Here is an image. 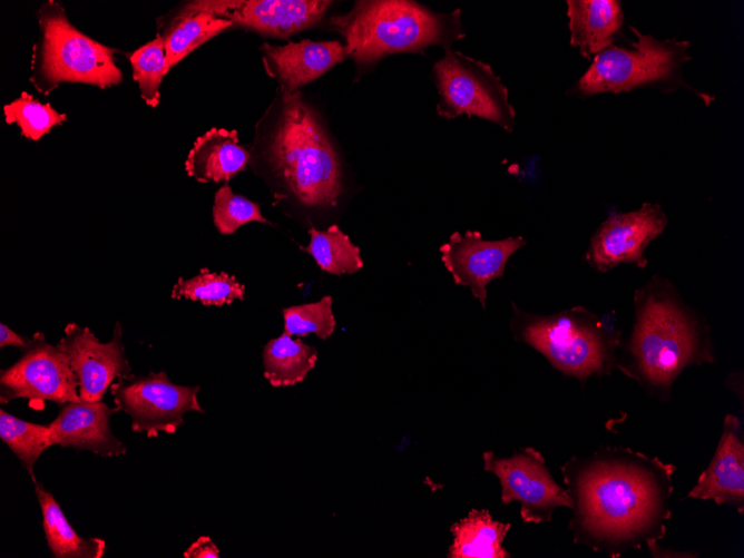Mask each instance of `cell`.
<instances>
[{"mask_svg": "<svg viewBox=\"0 0 744 558\" xmlns=\"http://www.w3.org/2000/svg\"><path fill=\"white\" fill-rule=\"evenodd\" d=\"M261 50L265 68L278 79L283 94L296 92L347 58L344 46L337 40L305 39L284 46L264 43Z\"/></svg>", "mask_w": 744, "mask_h": 558, "instance_id": "ac0fdd59", "label": "cell"}, {"mask_svg": "<svg viewBox=\"0 0 744 558\" xmlns=\"http://www.w3.org/2000/svg\"><path fill=\"white\" fill-rule=\"evenodd\" d=\"M317 361L315 347L282 333L263 347L264 378L274 388L302 382Z\"/></svg>", "mask_w": 744, "mask_h": 558, "instance_id": "cb8c5ba5", "label": "cell"}, {"mask_svg": "<svg viewBox=\"0 0 744 558\" xmlns=\"http://www.w3.org/2000/svg\"><path fill=\"white\" fill-rule=\"evenodd\" d=\"M509 522L492 519L487 509H471L467 517L450 527L453 536L449 558H510L502 542Z\"/></svg>", "mask_w": 744, "mask_h": 558, "instance_id": "44dd1931", "label": "cell"}, {"mask_svg": "<svg viewBox=\"0 0 744 558\" xmlns=\"http://www.w3.org/2000/svg\"><path fill=\"white\" fill-rule=\"evenodd\" d=\"M633 48L609 46L593 58L579 79L578 90L586 96L627 92L637 87L672 79L689 58L684 40H659L632 28Z\"/></svg>", "mask_w": 744, "mask_h": 558, "instance_id": "52a82bcc", "label": "cell"}, {"mask_svg": "<svg viewBox=\"0 0 744 558\" xmlns=\"http://www.w3.org/2000/svg\"><path fill=\"white\" fill-rule=\"evenodd\" d=\"M667 218L657 204L610 215L591 237L587 260L599 272L628 263L645 266V251L666 228Z\"/></svg>", "mask_w": 744, "mask_h": 558, "instance_id": "7c38bea8", "label": "cell"}, {"mask_svg": "<svg viewBox=\"0 0 744 558\" xmlns=\"http://www.w3.org/2000/svg\"><path fill=\"white\" fill-rule=\"evenodd\" d=\"M3 114L6 123L16 124L21 136L30 140L40 139L67 120L66 114L58 112L49 102L42 104L27 91L4 105Z\"/></svg>", "mask_w": 744, "mask_h": 558, "instance_id": "f1b7e54d", "label": "cell"}, {"mask_svg": "<svg viewBox=\"0 0 744 558\" xmlns=\"http://www.w3.org/2000/svg\"><path fill=\"white\" fill-rule=\"evenodd\" d=\"M331 3L323 0H213L194 1L189 6L231 20L234 26L286 38L320 22Z\"/></svg>", "mask_w": 744, "mask_h": 558, "instance_id": "5bb4252c", "label": "cell"}, {"mask_svg": "<svg viewBox=\"0 0 744 558\" xmlns=\"http://www.w3.org/2000/svg\"><path fill=\"white\" fill-rule=\"evenodd\" d=\"M686 498L713 500L744 511V433L737 415L726 414L716 451Z\"/></svg>", "mask_w": 744, "mask_h": 558, "instance_id": "e0dca14e", "label": "cell"}, {"mask_svg": "<svg viewBox=\"0 0 744 558\" xmlns=\"http://www.w3.org/2000/svg\"><path fill=\"white\" fill-rule=\"evenodd\" d=\"M713 362L708 326L668 282L654 277L636 291L634 325L616 368L666 401L684 369Z\"/></svg>", "mask_w": 744, "mask_h": 558, "instance_id": "7a4b0ae2", "label": "cell"}, {"mask_svg": "<svg viewBox=\"0 0 744 558\" xmlns=\"http://www.w3.org/2000/svg\"><path fill=\"white\" fill-rule=\"evenodd\" d=\"M233 27L231 20L186 4L160 33L165 40L169 67L176 66L199 46Z\"/></svg>", "mask_w": 744, "mask_h": 558, "instance_id": "603a6c76", "label": "cell"}, {"mask_svg": "<svg viewBox=\"0 0 744 558\" xmlns=\"http://www.w3.org/2000/svg\"><path fill=\"white\" fill-rule=\"evenodd\" d=\"M332 297L323 296L320 301L283 309L284 330L290 336H315L326 340L336 326L332 311Z\"/></svg>", "mask_w": 744, "mask_h": 558, "instance_id": "f546056e", "label": "cell"}, {"mask_svg": "<svg viewBox=\"0 0 744 558\" xmlns=\"http://www.w3.org/2000/svg\"><path fill=\"white\" fill-rule=\"evenodd\" d=\"M198 391V385L173 383L164 371L119 378L110 386L114 402L130 418L133 431L147 438L175 433L187 412L204 413Z\"/></svg>", "mask_w": 744, "mask_h": 558, "instance_id": "30bf717a", "label": "cell"}, {"mask_svg": "<svg viewBox=\"0 0 744 558\" xmlns=\"http://www.w3.org/2000/svg\"><path fill=\"white\" fill-rule=\"evenodd\" d=\"M440 100L439 116L453 119L460 115L478 116L507 131L515 128L516 111L507 87L491 67L459 51L444 50L433 66Z\"/></svg>", "mask_w": 744, "mask_h": 558, "instance_id": "ba28073f", "label": "cell"}, {"mask_svg": "<svg viewBox=\"0 0 744 558\" xmlns=\"http://www.w3.org/2000/svg\"><path fill=\"white\" fill-rule=\"evenodd\" d=\"M512 309L513 337L541 353L562 374L584 383L616 368L620 333L608 316L598 317L584 306L551 315L530 314L515 304Z\"/></svg>", "mask_w": 744, "mask_h": 558, "instance_id": "5b68a950", "label": "cell"}, {"mask_svg": "<svg viewBox=\"0 0 744 558\" xmlns=\"http://www.w3.org/2000/svg\"><path fill=\"white\" fill-rule=\"evenodd\" d=\"M267 160L285 188L304 207L329 208L342 193L337 154L315 111L300 94H283Z\"/></svg>", "mask_w": 744, "mask_h": 558, "instance_id": "277c9868", "label": "cell"}, {"mask_svg": "<svg viewBox=\"0 0 744 558\" xmlns=\"http://www.w3.org/2000/svg\"><path fill=\"white\" fill-rule=\"evenodd\" d=\"M212 214L216 229L223 235H232L241 226L251 222L267 223L261 213L260 205L242 195L234 194L227 183L215 193Z\"/></svg>", "mask_w": 744, "mask_h": 558, "instance_id": "4dcf8cb0", "label": "cell"}, {"mask_svg": "<svg viewBox=\"0 0 744 558\" xmlns=\"http://www.w3.org/2000/svg\"><path fill=\"white\" fill-rule=\"evenodd\" d=\"M119 411L101 400L61 404L58 415L48 423L52 444L106 458L124 456L127 448L109 424L110 417Z\"/></svg>", "mask_w": 744, "mask_h": 558, "instance_id": "2e32d148", "label": "cell"}, {"mask_svg": "<svg viewBox=\"0 0 744 558\" xmlns=\"http://www.w3.org/2000/svg\"><path fill=\"white\" fill-rule=\"evenodd\" d=\"M0 438L19 459L35 483L37 481L35 464L40 456L53 446L49 424L25 421L1 409Z\"/></svg>", "mask_w": 744, "mask_h": 558, "instance_id": "484cf974", "label": "cell"}, {"mask_svg": "<svg viewBox=\"0 0 744 558\" xmlns=\"http://www.w3.org/2000/svg\"><path fill=\"white\" fill-rule=\"evenodd\" d=\"M57 345L69 358L79 381L81 400L100 401L116 379L133 374L125 354L119 322L109 342L99 341L89 327L68 323Z\"/></svg>", "mask_w": 744, "mask_h": 558, "instance_id": "4fadbf2b", "label": "cell"}, {"mask_svg": "<svg viewBox=\"0 0 744 558\" xmlns=\"http://www.w3.org/2000/svg\"><path fill=\"white\" fill-rule=\"evenodd\" d=\"M567 3L570 45L590 58L613 45L624 23L617 0H569Z\"/></svg>", "mask_w": 744, "mask_h": 558, "instance_id": "ffe728a7", "label": "cell"}, {"mask_svg": "<svg viewBox=\"0 0 744 558\" xmlns=\"http://www.w3.org/2000/svg\"><path fill=\"white\" fill-rule=\"evenodd\" d=\"M26 399L33 409L46 401L58 405L81 400L79 381L66 352L36 332L18 361L0 371V402Z\"/></svg>", "mask_w": 744, "mask_h": 558, "instance_id": "9c48e42d", "label": "cell"}, {"mask_svg": "<svg viewBox=\"0 0 744 558\" xmlns=\"http://www.w3.org/2000/svg\"><path fill=\"white\" fill-rule=\"evenodd\" d=\"M35 493L42 515L46 541L53 558H101L106 541L79 536L67 520L52 493L36 481Z\"/></svg>", "mask_w": 744, "mask_h": 558, "instance_id": "7402d4cb", "label": "cell"}, {"mask_svg": "<svg viewBox=\"0 0 744 558\" xmlns=\"http://www.w3.org/2000/svg\"><path fill=\"white\" fill-rule=\"evenodd\" d=\"M483 470L500 481L501 502L520 503L523 522H550L559 507H572L568 491L549 472L545 458L535 448H522L511 457H497L492 451L482 453Z\"/></svg>", "mask_w": 744, "mask_h": 558, "instance_id": "8fae6325", "label": "cell"}, {"mask_svg": "<svg viewBox=\"0 0 744 558\" xmlns=\"http://www.w3.org/2000/svg\"><path fill=\"white\" fill-rule=\"evenodd\" d=\"M310 242L301 247L311 255L317 266L330 274H354L363 267L360 248L351 242L337 225L325 231L309 229Z\"/></svg>", "mask_w": 744, "mask_h": 558, "instance_id": "d4e9b609", "label": "cell"}, {"mask_svg": "<svg viewBox=\"0 0 744 558\" xmlns=\"http://www.w3.org/2000/svg\"><path fill=\"white\" fill-rule=\"evenodd\" d=\"M129 62L141 99L147 106L157 107L160 101L161 80L170 69L163 36L157 33L151 41L137 48L129 56Z\"/></svg>", "mask_w": 744, "mask_h": 558, "instance_id": "83f0119b", "label": "cell"}, {"mask_svg": "<svg viewBox=\"0 0 744 558\" xmlns=\"http://www.w3.org/2000/svg\"><path fill=\"white\" fill-rule=\"evenodd\" d=\"M39 37L32 46L30 82L45 96L60 84L92 85L105 89L123 80L116 49L77 29L59 1L43 2L37 12Z\"/></svg>", "mask_w": 744, "mask_h": 558, "instance_id": "8992f818", "label": "cell"}, {"mask_svg": "<svg viewBox=\"0 0 744 558\" xmlns=\"http://www.w3.org/2000/svg\"><path fill=\"white\" fill-rule=\"evenodd\" d=\"M525 243L521 236L486 241L479 232L467 231L452 233L439 251L454 283L469 287L486 309L488 284L503 275L509 257Z\"/></svg>", "mask_w": 744, "mask_h": 558, "instance_id": "9a60e30c", "label": "cell"}, {"mask_svg": "<svg viewBox=\"0 0 744 558\" xmlns=\"http://www.w3.org/2000/svg\"><path fill=\"white\" fill-rule=\"evenodd\" d=\"M249 160L251 154L239 144L236 130L213 127L194 141L185 170L198 183L228 182Z\"/></svg>", "mask_w": 744, "mask_h": 558, "instance_id": "d6986e66", "label": "cell"}, {"mask_svg": "<svg viewBox=\"0 0 744 558\" xmlns=\"http://www.w3.org/2000/svg\"><path fill=\"white\" fill-rule=\"evenodd\" d=\"M172 298L199 301L205 306H223L235 300H244L245 286L226 272L202 268L190 278L179 277L173 286Z\"/></svg>", "mask_w": 744, "mask_h": 558, "instance_id": "4316f807", "label": "cell"}, {"mask_svg": "<svg viewBox=\"0 0 744 558\" xmlns=\"http://www.w3.org/2000/svg\"><path fill=\"white\" fill-rule=\"evenodd\" d=\"M345 40V52L360 67L386 55L415 52L430 46H450L466 33L461 10L441 13L408 0L356 1L345 14L330 19Z\"/></svg>", "mask_w": 744, "mask_h": 558, "instance_id": "3957f363", "label": "cell"}, {"mask_svg": "<svg viewBox=\"0 0 744 558\" xmlns=\"http://www.w3.org/2000/svg\"><path fill=\"white\" fill-rule=\"evenodd\" d=\"M29 339L25 337L17 332L12 331L4 323L0 324V347L4 346H18L25 347L28 344Z\"/></svg>", "mask_w": 744, "mask_h": 558, "instance_id": "d6a6232c", "label": "cell"}, {"mask_svg": "<svg viewBox=\"0 0 744 558\" xmlns=\"http://www.w3.org/2000/svg\"><path fill=\"white\" fill-rule=\"evenodd\" d=\"M185 558H218L219 549L208 536H202L183 554Z\"/></svg>", "mask_w": 744, "mask_h": 558, "instance_id": "1f68e13d", "label": "cell"}, {"mask_svg": "<svg viewBox=\"0 0 744 558\" xmlns=\"http://www.w3.org/2000/svg\"><path fill=\"white\" fill-rule=\"evenodd\" d=\"M676 467L623 447H605L561 467L572 499L574 542L611 558L664 538Z\"/></svg>", "mask_w": 744, "mask_h": 558, "instance_id": "6da1fadb", "label": "cell"}]
</instances>
